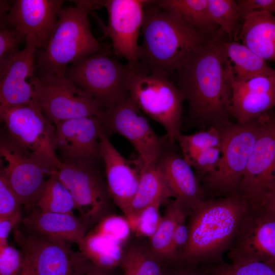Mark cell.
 I'll list each match as a JSON object with an SVG mask.
<instances>
[{"label":"cell","instance_id":"7","mask_svg":"<svg viewBox=\"0 0 275 275\" xmlns=\"http://www.w3.org/2000/svg\"><path fill=\"white\" fill-rule=\"evenodd\" d=\"M133 70L101 51L69 65L65 77L89 93L104 109L121 101L128 95Z\"/></svg>","mask_w":275,"mask_h":275},{"label":"cell","instance_id":"18","mask_svg":"<svg viewBox=\"0 0 275 275\" xmlns=\"http://www.w3.org/2000/svg\"><path fill=\"white\" fill-rule=\"evenodd\" d=\"M275 181V122L273 116L262 131L249 160L239 194L256 203Z\"/></svg>","mask_w":275,"mask_h":275},{"label":"cell","instance_id":"2","mask_svg":"<svg viewBox=\"0 0 275 275\" xmlns=\"http://www.w3.org/2000/svg\"><path fill=\"white\" fill-rule=\"evenodd\" d=\"M141 32L140 72L169 78L193 49L210 39L155 1L145 7Z\"/></svg>","mask_w":275,"mask_h":275},{"label":"cell","instance_id":"33","mask_svg":"<svg viewBox=\"0 0 275 275\" xmlns=\"http://www.w3.org/2000/svg\"><path fill=\"white\" fill-rule=\"evenodd\" d=\"M93 230L122 244L128 239L132 229L126 216L108 214L96 224Z\"/></svg>","mask_w":275,"mask_h":275},{"label":"cell","instance_id":"42","mask_svg":"<svg viewBox=\"0 0 275 275\" xmlns=\"http://www.w3.org/2000/svg\"><path fill=\"white\" fill-rule=\"evenodd\" d=\"M242 13L245 14L256 10H266L275 3V0H239L237 1Z\"/></svg>","mask_w":275,"mask_h":275},{"label":"cell","instance_id":"35","mask_svg":"<svg viewBox=\"0 0 275 275\" xmlns=\"http://www.w3.org/2000/svg\"><path fill=\"white\" fill-rule=\"evenodd\" d=\"M8 25H1L0 30V73L21 50L19 49L26 38Z\"/></svg>","mask_w":275,"mask_h":275},{"label":"cell","instance_id":"49","mask_svg":"<svg viewBox=\"0 0 275 275\" xmlns=\"http://www.w3.org/2000/svg\"><path fill=\"white\" fill-rule=\"evenodd\" d=\"M264 11H268L272 14L275 13V3L273 5H272L271 6H270L269 8L267 9L266 10H264Z\"/></svg>","mask_w":275,"mask_h":275},{"label":"cell","instance_id":"21","mask_svg":"<svg viewBox=\"0 0 275 275\" xmlns=\"http://www.w3.org/2000/svg\"><path fill=\"white\" fill-rule=\"evenodd\" d=\"M100 156L104 163L109 197L128 217L143 165L137 169L133 167L113 146L103 131L100 138Z\"/></svg>","mask_w":275,"mask_h":275},{"label":"cell","instance_id":"40","mask_svg":"<svg viewBox=\"0 0 275 275\" xmlns=\"http://www.w3.org/2000/svg\"><path fill=\"white\" fill-rule=\"evenodd\" d=\"M185 220V214H184L179 219L175 228L173 241V250L175 257L179 251H181L182 254L188 240V226Z\"/></svg>","mask_w":275,"mask_h":275},{"label":"cell","instance_id":"32","mask_svg":"<svg viewBox=\"0 0 275 275\" xmlns=\"http://www.w3.org/2000/svg\"><path fill=\"white\" fill-rule=\"evenodd\" d=\"M178 142L187 161L198 153L213 147L221 148L222 139L219 129L214 126L189 135L180 134Z\"/></svg>","mask_w":275,"mask_h":275},{"label":"cell","instance_id":"29","mask_svg":"<svg viewBox=\"0 0 275 275\" xmlns=\"http://www.w3.org/2000/svg\"><path fill=\"white\" fill-rule=\"evenodd\" d=\"M185 209L175 200L168 206L161 222L154 234L149 238L150 254L158 260L173 259V241L176 224L185 214Z\"/></svg>","mask_w":275,"mask_h":275},{"label":"cell","instance_id":"37","mask_svg":"<svg viewBox=\"0 0 275 275\" xmlns=\"http://www.w3.org/2000/svg\"><path fill=\"white\" fill-rule=\"evenodd\" d=\"M22 203L11 185L3 170L0 171V217L13 215L20 211Z\"/></svg>","mask_w":275,"mask_h":275},{"label":"cell","instance_id":"28","mask_svg":"<svg viewBox=\"0 0 275 275\" xmlns=\"http://www.w3.org/2000/svg\"><path fill=\"white\" fill-rule=\"evenodd\" d=\"M221 44L226 57L234 64L232 68L236 79L246 81L275 72L265 60L242 43L222 41Z\"/></svg>","mask_w":275,"mask_h":275},{"label":"cell","instance_id":"25","mask_svg":"<svg viewBox=\"0 0 275 275\" xmlns=\"http://www.w3.org/2000/svg\"><path fill=\"white\" fill-rule=\"evenodd\" d=\"M170 197L171 193L157 163L142 166L128 219L129 221L133 219L148 206L156 202L162 203Z\"/></svg>","mask_w":275,"mask_h":275},{"label":"cell","instance_id":"6","mask_svg":"<svg viewBox=\"0 0 275 275\" xmlns=\"http://www.w3.org/2000/svg\"><path fill=\"white\" fill-rule=\"evenodd\" d=\"M4 142L20 154L34 157L56 168L62 163L56 154V127L35 104L0 107Z\"/></svg>","mask_w":275,"mask_h":275},{"label":"cell","instance_id":"38","mask_svg":"<svg viewBox=\"0 0 275 275\" xmlns=\"http://www.w3.org/2000/svg\"><path fill=\"white\" fill-rule=\"evenodd\" d=\"M24 259L21 252L7 244L0 247V275H21Z\"/></svg>","mask_w":275,"mask_h":275},{"label":"cell","instance_id":"5","mask_svg":"<svg viewBox=\"0 0 275 275\" xmlns=\"http://www.w3.org/2000/svg\"><path fill=\"white\" fill-rule=\"evenodd\" d=\"M270 117L268 113L244 124L230 121L218 128L222 139L219 163L204 178L205 187L210 193L222 197L239 195L251 155Z\"/></svg>","mask_w":275,"mask_h":275},{"label":"cell","instance_id":"30","mask_svg":"<svg viewBox=\"0 0 275 275\" xmlns=\"http://www.w3.org/2000/svg\"><path fill=\"white\" fill-rule=\"evenodd\" d=\"M35 207L43 211L74 214L73 198L55 171L47 179Z\"/></svg>","mask_w":275,"mask_h":275},{"label":"cell","instance_id":"17","mask_svg":"<svg viewBox=\"0 0 275 275\" xmlns=\"http://www.w3.org/2000/svg\"><path fill=\"white\" fill-rule=\"evenodd\" d=\"M54 143L63 162L93 164L100 156V138L103 131L100 117L65 120L55 125Z\"/></svg>","mask_w":275,"mask_h":275},{"label":"cell","instance_id":"4","mask_svg":"<svg viewBox=\"0 0 275 275\" xmlns=\"http://www.w3.org/2000/svg\"><path fill=\"white\" fill-rule=\"evenodd\" d=\"M76 6L62 8L46 48L36 61L39 78L64 76L67 67L87 57L101 51L93 35L88 13L97 1H76Z\"/></svg>","mask_w":275,"mask_h":275},{"label":"cell","instance_id":"46","mask_svg":"<svg viewBox=\"0 0 275 275\" xmlns=\"http://www.w3.org/2000/svg\"><path fill=\"white\" fill-rule=\"evenodd\" d=\"M166 275H205L189 269H182L173 271Z\"/></svg>","mask_w":275,"mask_h":275},{"label":"cell","instance_id":"12","mask_svg":"<svg viewBox=\"0 0 275 275\" xmlns=\"http://www.w3.org/2000/svg\"><path fill=\"white\" fill-rule=\"evenodd\" d=\"M55 173L70 191L80 219L89 226L108 214L109 195L93 164L63 162Z\"/></svg>","mask_w":275,"mask_h":275},{"label":"cell","instance_id":"34","mask_svg":"<svg viewBox=\"0 0 275 275\" xmlns=\"http://www.w3.org/2000/svg\"><path fill=\"white\" fill-rule=\"evenodd\" d=\"M161 204L156 202L148 206L129 221L132 230L141 236L151 238L157 231L162 219L159 212Z\"/></svg>","mask_w":275,"mask_h":275},{"label":"cell","instance_id":"43","mask_svg":"<svg viewBox=\"0 0 275 275\" xmlns=\"http://www.w3.org/2000/svg\"><path fill=\"white\" fill-rule=\"evenodd\" d=\"M253 205L262 206L275 214V181L269 186L260 200Z\"/></svg>","mask_w":275,"mask_h":275},{"label":"cell","instance_id":"39","mask_svg":"<svg viewBox=\"0 0 275 275\" xmlns=\"http://www.w3.org/2000/svg\"><path fill=\"white\" fill-rule=\"evenodd\" d=\"M221 157V148L213 147L204 150L186 161L201 174L212 173L217 168Z\"/></svg>","mask_w":275,"mask_h":275},{"label":"cell","instance_id":"24","mask_svg":"<svg viewBox=\"0 0 275 275\" xmlns=\"http://www.w3.org/2000/svg\"><path fill=\"white\" fill-rule=\"evenodd\" d=\"M242 18V44L263 60L275 61V16L266 11L256 10Z\"/></svg>","mask_w":275,"mask_h":275},{"label":"cell","instance_id":"23","mask_svg":"<svg viewBox=\"0 0 275 275\" xmlns=\"http://www.w3.org/2000/svg\"><path fill=\"white\" fill-rule=\"evenodd\" d=\"M21 222L26 230L69 243H77L89 227L74 214L43 211L35 207Z\"/></svg>","mask_w":275,"mask_h":275},{"label":"cell","instance_id":"3","mask_svg":"<svg viewBox=\"0 0 275 275\" xmlns=\"http://www.w3.org/2000/svg\"><path fill=\"white\" fill-rule=\"evenodd\" d=\"M248 207L240 195L204 201L193 212L182 259L189 263L218 259L233 243Z\"/></svg>","mask_w":275,"mask_h":275},{"label":"cell","instance_id":"9","mask_svg":"<svg viewBox=\"0 0 275 275\" xmlns=\"http://www.w3.org/2000/svg\"><path fill=\"white\" fill-rule=\"evenodd\" d=\"M14 232L15 240L35 275H84L92 264L69 242L28 230Z\"/></svg>","mask_w":275,"mask_h":275},{"label":"cell","instance_id":"1","mask_svg":"<svg viewBox=\"0 0 275 275\" xmlns=\"http://www.w3.org/2000/svg\"><path fill=\"white\" fill-rule=\"evenodd\" d=\"M220 37L193 49L172 77L188 103L191 118L202 127L230 122L232 66Z\"/></svg>","mask_w":275,"mask_h":275},{"label":"cell","instance_id":"14","mask_svg":"<svg viewBox=\"0 0 275 275\" xmlns=\"http://www.w3.org/2000/svg\"><path fill=\"white\" fill-rule=\"evenodd\" d=\"M149 1L108 0L101 3L108 12L104 33L112 40L116 56L125 59L135 71H140V45L144 8Z\"/></svg>","mask_w":275,"mask_h":275},{"label":"cell","instance_id":"10","mask_svg":"<svg viewBox=\"0 0 275 275\" xmlns=\"http://www.w3.org/2000/svg\"><path fill=\"white\" fill-rule=\"evenodd\" d=\"M37 103L54 125L79 118L100 117L104 109L89 93L64 76L33 78Z\"/></svg>","mask_w":275,"mask_h":275},{"label":"cell","instance_id":"27","mask_svg":"<svg viewBox=\"0 0 275 275\" xmlns=\"http://www.w3.org/2000/svg\"><path fill=\"white\" fill-rule=\"evenodd\" d=\"M77 244L79 252L96 267L112 270L121 265L125 253L122 244L110 237L93 230Z\"/></svg>","mask_w":275,"mask_h":275},{"label":"cell","instance_id":"22","mask_svg":"<svg viewBox=\"0 0 275 275\" xmlns=\"http://www.w3.org/2000/svg\"><path fill=\"white\" fill-rule=\"evenodd\" d=\"M170 190L185 209L193 212L204 201V193L192 167L174 153H163L157 162Z\"/></svg>","mask_w":275,"mask_h":275},{"label":"cell","instance_id":"20","mask_svg":"<svg viewBox=\"0 0 275 275\" xmlns=\"http://www.w3.org/2000/svg\"><path fill=\"white\" fill-rule=\"evenodd\" d=\"M36 48L34 40L26 37L24 47L0 73V107L26 104L39 106L33 84L36 76Z\"/></svg>","mask_w":275,"mask_h":275},{"label":"cell","instance_id":"15","mask_svg":"<svg viewBox=\"0 0 275 275\" xmlns=\"http://www.w3.org/2000/svg\"><path fill=\"white\" fill-rule=\"evenodd\" d=\"M1 157L6 162L1 169L28 208H34L48 177L57 168L34 157L20 154L1 142Z\"/></svg>","mask_w":275,"mask_h":275},{"label":"cell","instance_id":"26","mask_svg":"<svg viewBox=\"0 0 275 275\" xmlns=\"http://www.w3.org/2000/svg\"><path fill=\"white\" fill-rule=\"evenodd\" d=\"M158 7L175 13L187 23L210 39L220 37L217 25L213 21L208 0L155 1Z\"/></svg>","mask_w":275,"mask_h":275},{"label":"cell","instance_id":"11","mask_svg":"<svg viewBox=\"0 0 275 275\" xmlns=\"http://www.w3.org/2000/svg\"><path fill=\"white\" fill-rule=\"evenodd\" d=\"M142 112L128 96L102 112L100 120L107 135L119 134L127 139L138 152L143 167L156 164L163 153V145Z\"/></svg>","mask_w":275,"mask_h":275},{"label":"cell","instance_id":"48","mask_svg":"<svg viewBox=\"0 0 275 275\" xmlns=\"http://www.w3.org/2000/svg\"><path fill=\"white\" fill-rule=\"evenodd\" d=\"M209 275H227L224 273L218 267L213 269Z\"/></svg>","mask_w":275,"mask_h":275},{"label":"cell","instance_id":"16","mask_svg":"<svg viewBox=\"0 0 275 275\" xmlns=\"http://www.w3.org/2000/svg\"><path fill=\"white\" fill-rule=\"evenodd\" d=\"M63 3L61 0L15 1L1 19V25H9L25 38L31 37L36 47L44 50Z\"/></svg>","mask_w":275,"mask_h":275},{"label":"cell","instance_id":"8","mask_svg":"<svg viewBox=\"0 0 275 275\" xmlns=\"http://www.w3.org/2000/svg\"><path fill=\"white\" fill-rule=\"evenodd\" d=\"M128 95L142 112L164 127L171 143L177 141L185 99L172 80L160 74L134 71Z\"/></svg>","mask_w":275,"mask_h":275},{"label":"cell","instance_id":"45","mask_svg":"<svg viewBox=\"0 0 275 275\" xmlns=\"http://www.w3.org/2000/svg\"><path fill=\"white\" fill-rule=\"evenodd\" d=\"M112 270L101 268L92 264L84 275H113Z\"/></svg>","mask_w":275,"mask_h":275},{"label":"cell","instance_id":"41","mask_svg":"<svg viewBox=\"0 0 275 275\" xmlns=\"http://www.w3.org/2000/svg\"><path fill=\"white\" fill-rule=\"evenodd\" d=\"M22 219L21 211L11 215L0 217V247L8 244L9 234Z\"/></svg>","mask_w":275,"mask_h":275},{"label":"cell","instance_id":"44","mask_svg":"<svg viewBox=\"0 0 275 275\" xmlns=\"http://www.w3.org/2000/svg\"><path fill=\"white\" fill-rule=\"evenodd\" d=\"M121 266L123 270L122 275H144L125 253Z\"/></svg>","mask_w":275,"mask_h":275},{"label":"cell","instance_id":"36","mask_svg":"<svg viewBox=\"0 0 275 275\" xmlns=\"http://www.w3.org/2000/svg\"><path fill=\"white\" fill-rule=\"evenodd\" d=\"M218 267L227 275H275V265L260 261L234 262Z\"/></svg>","mask_w":275,"mask_h":275},{"label":"cell","instance_id":"50","mask_svg":"<svg viewBox=\"0 0 275 275\" xmlns=\"http://www.w3.org/2000/svg\"><path fill=\"white\" fill-rule=\"evenodd\" d=\"M273 120L275 122V115L274 116H273Z\"/></svg>","mask_w":275,"mask_h":275},{"label":"cell","instance_id":"19","mask_svg":"<svg viewBox=\"0 0 275 275\" xmlns=\"http://www.w3.org/2000/svg\"><path fill=\"white\" fill-rule=\"evenodd\" d=\"M231 86L230 112L237 123L244 124L267 114L275 107V72L246 81L230 74Z\"/></svg>","mask_w":275,"mask_h":275},{"label":"cell","instance_id":"31","mask_svg":"<svg viewBox=\"0 0 275 275\" xmlns=\"http://www.w3.org/2000/svg\"><path fill=\"white\" fill-rule=\"evenodd\" d=\"M210 16L214 22L220 27L229 38L235 37L238 21L242 13L237 1L234 0H208Z\"/></svg>","mask_w":275,"mask_h":275},{"label":"cell","instance_id":"13","mask_svg":"<svg viewBox=\"0 0 275 275\" xmlns=\"http://www.w3.org/2000/svg\"><path fill=\"white\" fill-rule=\"evenodd\" d=\"M229 256L232 262L260 261L275 265V214L249 204Z\"/></svg>","mask_w":275,"mask_h":275},{"label":"cell","instance_id":"47","mask_svg":"<svg viewBox=\"0 0 275 275\" xmlns=\"http://www.w3.org/2000/svg\"><path fill=\"white\" fill-rule=\"evenodd\" d=\"M24 263L21 275H35L29 262L23 258Z\"/></svg>","mask_w":275,"mask_h":275}]
</instances>
